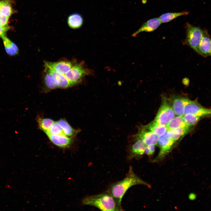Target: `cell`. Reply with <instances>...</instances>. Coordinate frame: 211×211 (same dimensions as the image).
<instances>
[{
    "label": "cell",
    "instance_id": "ffe728a7",
    "mask_svg": "<svg viewBox=\"0 0 211 211\" xmlns=\"http://www.w3.org/2000/svg\"><path fill=\"white\" fill-rule=\"evenodd\" d=\"M143 129L154 133L159 137L164 135L167 130L166 126L158 124L154 121L144 127Z\"/></svg>",
    "mask_w": 211,
    "mask_h": 211
},
{
    "label": "cell",
    "instance_id": "8992f818",
    "mask_svg": "<svg viewBox=\"0 0 211 211\" xmlns=\"http://www.w3.org/2000/svg\"><path fill=\"white\" fill-rule=\"evenodd\" d=\"M188 113L193 114L201 117H211V108H204L196 101L188 99L185 108L184 114Z\"/></svg>",
    "mask_w": 211,
    "mask_h": 211
},
{
    "label": "cell",
    "instance_id": "30bf717a",
    "mask_svg": "<svg viewBox=\"0 0 211 211\" xmlns=\"http://www.w3.org/2000/svg\"><path fill=\"white\" fill-rule=\"evenodd\" d=\"M47 135L53 144L60 148H69L73 142V138L68 137L64 134Z\"/></svg>",
    "mask_w": 211,
    "mask_h": 211
},
{
    "label": "cell",
    "instance_id": "ac0fdd59",
    "mask_svg": "<svg viewBox=\"0 0 211 211\" xmlns=\"http://www.w3.org/2000/svg\"><path fill=\"white\" fill-rule=\"evenodd\" d=\"M13 0H2L0 1V12L4 15L9 18L15 12L13 8Z\"/></svg>",
    "mask_w": 211,
    "mask_h": 211
},
{
    "label": "cell",
    "instance_id": "d6986e66",
    "mask_svg": "<svg viewBox=\"0 0 211 211\" xmlns=\"http://www.w3.org/2000/svg\"><path fill=\"white\" fill-rule=\"evenodd\" d=\"M190 129L189 128L178 127L168 130L166 132L169 137L175 142L188 133Z\"/></svg>",
    "mask_w": 211,
    "mask_h": 211
},
{
    "label": "cell",
    "instance_id": "2e32d148",
    "mask_svg": "<svg viewBox=\"0 0 211 211\" xmlns=\"http://www.w3.org/2000/svg\"><path fill=\"white\" fill-rule=\"evenodd\" d=\"M67 22L70 28L73 29H77L82 26L84 20L81 14L77 13H74L69 16Z\"/></svg>",
    "mask_w": 211,
    "mask_h": 211
},
{
    "label": "cell",
    "instance_id": "484cf974",
    "mask_svg": "<svg viewBox=\"0 0 211 211\" xmlns=\"http://www.w3.org/2000/svg\"><path fill=\"white\" fill-rule=\"evenodd\" d=\"M182 117L185 123L190 127L196 125L201 117L191 113L184 114Z\"/></svg>",
    "mask_w": 211,
    "mask_h": 211
},
{
    "label": "cell",
    "instance_id": "5bb4252c",
    "mask_svg": "<svg viewBox=\"0 0 211 211\" xmlns=\"http://www.w3.org/2000/svg\"><path fill=\"white\" fill-rule=\"evenodd\" d=\"M161 23L158 18L149 19L143 23L141 27L132 35L133 37L136 36L142 32H151L158 28Z\"/></svg>",
    "mask_w": 211,
    "mask_h": 211
},
{
    "label": "cell",
    "instance_id": "7c38bea8",
    "mask_svg": "<svg viewBox=\"0 0 211 211\" xmlns=\"http://www.w3.org/2000/svg\"><path fill=\"white\" fill-rule=\"evenodd\" d=\"M45 70L52 76L58 88L65 89L73 86L65 74L57 72L46 67H45Z\"/></svg>",
    "mask_w": 211,
    "mask_h": 211
},
{
    "label": "cell",
    "instance_id": "52a82bcc",
    "mask_svg": "<svg viewBox=\"0 0 211 211\" xmlns=\"http://www.w3.org/2000/svg\"><path fill=\"white\" fill-rule=\"evenodd\" d=\"M134 142L129 146L127 151V159H138L144 154L147 145L141 139L135 137Z\"/></svg>",
    "mask_w": 211,
    "mask_h": 211
},
{
    "label": "cell",
    "instance_id": "cb8c5ba5",
    "mask_svg": "<svg viewBox=\"0 0 211 211\" xmlns=\"http://www.w3.org/2000/svg\"><path fill=\"white\" fill-rule=\"evenodd\" d=\"M188 13V12L186 11L167 13L161 15L159 18L161 23H164L170 22L180 16L187 15Z\"/></svg>",
    "mask_w": 211,
    "mask_h": 211
},
{
    "label": "cell",
    "instance_id": "9a60e30c",
    "mask_svg": "<svg viewBox=\"0 0 211 211\" xmlns=\"http://www.w3.org/2000/svg\"><path fill=\"white\" fill-rule=\"evenodd\" d=\"M57 122L61 127L64 134L68 137L73 138L80 131L79 130L73 128L65 119H61Z\"/></svg>",
    "mask_w": 211,
    "mask_h": 211
},
{
    "label": "cell",
    "instance_id": "7a4b0ae2",
    "mask_svg": "<svg viewBox=\"0 0 211 211\" xmlns=\"http://www.w3.org/2000/svg\"><path fill=\"white\" fill-rule=\"evenodd\" d=\"M83 204L93 206L102 211H123L114 198L108 192L87 195L82 200Z\"/></svg>",
    "mask_w": 211,
    "mask_h": 211
},
{
    "label": "cell",
    "instance_id": "44dd1931",
    "mask_svg": "<svg viewBox=\"0 0 211 211\" xmlns=\"http://www.w3.org/2000/svg\"><path fill=\"white\" fill-rule=\"evenodd\" d=\"M45 72L43 82L45 90L48 91L58 88L52 75L45 69Z\"/></svg>",
    "mask_w": 211,
    "mask_h": 211
},
{
    "label": "cell",
    "instance_id": "ba28073f",
    "mask_svg": "<svg viewBox=\"0 0 211 211\" xmlns=\"http://www.w3.org/2000/svg\"><path fill=\"white\" fill-rule=\"evenodd\" d=\"M76 64L75 61H61L54 62H45V67L63 74L67 73Z\"/></svg>",
    "mask_w": 211,
    "mask_h": 211
},
{
    "label": "cell",
    "instance_id": "6da1fadb",
    "mask_svg": "<svg viewBox=\"0 0 211 211\" xmlns=\"http://www.w3.org/2000/svg\"><path fill=\"white\" fill-rule=\"evenodd\" d=\"M138 185H144L149 188L150 185L139 178L134 172L130 166L125 177L121 180L111 184L106 191L108 192L116 200L120 205L124 195L131 187Z\"/></svg>",
    "mask_w": 211,
    "mask_h": 211
},
{
    "label": "cell",
    "instance_id": "603a6c76",
    "mask_svg": "<svg viewBox=\"0 0 211 211\" xmlns=\"http://www.w3.org/2000/svg\"><path fill=\"white\" fill-rule=\"evenodd\" d=\"M168 130L178 127L190 128L185 123L182 116H177L171 120L166 125Z\"/></svg>",
    "mask_w": 211,
    "mask_h": 211
},
{
    "label": "cell",
    "instance_id": "4dcf8cb0",
    "mask_svg": "<svg viewBox=\"0 0 211 211\" xmlns=\"http://www.w3.org/2000/svg\"><path fill=\"white\" fill-rule=\"evenodd\" d=\"M0 13H1V12H0Z\"/></svg>",
    "mask_w": 211,
    "mask_h": 211
},
{
    "label": "cell",
    "instance_id": "9c48e42d",
    "mask_svg": "<svg viewBox=\"0 0 211 211\" xmlns=\"http://www.w3.org/2000/svg\"><path fill=\"white\" fill-rule=\"evenodd\" d=\"M196 52L204 57L211 56V38L206 31H203V36Z\"/></svg>",
    "mask_w": 211,
    "mask_h": 211
},
{
    "label": "cell",
    "instance_id": "3957f363",
    "mask_svg": "<svg viewBox=\"0 0 211 211\" xmlns=\"http://www.w3.org/2000/svg\"><path fill=\"white\" fill-rule=\"evenodd\" d=\"M186 36L184 43L196 52L202 38L203 31L188 23L186 24Z\"/></svg>",
    "mask_w": 211,
    "mask_h": 211
},
{
    "label": "cell",
    "instance_id": "83f0119b",
    "mask_svg": "<svg viewBox=\"0 0 211 211\" xmlns=\"http://www.w3.org/2000/svg\"><path fill=\"white\" fill-rule=\"evenodd\" d=\"M11 28L10 26L8 25L5 26H0V37L2 38L6 36L7 32Z\"/></svg>",
    "mask_w": 211,
    "mask_h": 211
},
{
    "label": "cell",
    "instance_id": "4316f807",
    "mask_svg": "<svg viewBox=\"0 0 211 211\" xmlns=\"http://www.w3.org/2000/svg\"><path fill=\"white\" fill-rule=\"evenodd\" d=\"M45 134L46 135L64 134L61 127L57 122L53 123L48 131Z\"/></svg>",
    "mask_w": 211,
    "mask_h": 211
},
{
    "label": "cell",
    "instance_id": "f1b7e54d",
    "mask_svg": "<svg viewBox=\"0 0 211 211\" xmlns=\"http://www.w3.org/2000/svg\"><path fill=\"white\" fill-rule=\"evenodd\" d=\"M9 18L0 13V26H4L7 25Z\"/></svg>",
    "mask_w": 211,
    "mask_h": 211
},
{
    "label": "cell",
    "instance_id": "277c9868",
    "mask_svg": "<svg viewBox=\"0 0 211 211\" xmlns=\"http://www.w3.org/2000/svg\"><path fill=\"white\" fill-rule=\"evenodd\" d=\"M91 71L86 68L82 62L76 64L65 75L74 86L79 83L86 75L90 74Z\"/></svg>",
    "mask_w": 211,
    "mask_h": 211
},
{
    "label": "cell",
    "instance_id": "8fae6325",
    "mask_svg": "<svg viewBox=\"0 0 211 211\" xmlns=\"http://www.w3.org/2000/svg\"><path fill=\"white\" fill-rule=\"evenodd\" d=\"M159 137L154 133L143 128L135 136V137L141 139L147 145H156Z\"/></svg>",
    "mask_w": 211,
    "mask_h": 211
},
{
    "label": "cell",
    "instance_id": "e0dca14e",
    "mask_svg": "<svg viewBox=\"0 0 211 211\" xmlns=\"http://www.w3.org/2000/svg\"><path fill=\"white\" fill-rule=\"evenodd\" d=\"M2 38L5 51L8 55L13 56H16L18 54L19 49L16 44L6 36Z\"/></svg>",
    "mask_w": 211,
    "mask_h": 211
},
{
    "label": "cell",
    "instance_id": "5b68a950",
    "mask_svg": "<svg viewBox=\"0 0 211 211\" xmlns=\"http://www.w3.org/2000/svg\"><path fill=\"white\" fill-rule=\"evenodd\" d=\"M175 142L167 135L166 132L159 137L158 142L160 151L158 156L152 161L157 162L161 160L169 153Z\"/></svg>",
    "mask_w": 211,
    "mask_h": 211
},
{
    "label": "cell",
    "instance_id": "7402d4cb",
    "mask_svg": "<svg viewBox=\"0 0 211 211\" xmlns=\"http://www.w3.org/2000/svg\"><path fill=\"white\" fill-rule=\"evenodd\" d=\"M170 120L168 114L161 106L154 121L158 124L166 126Z\"/></svg>",
    "mask_w": 211,
    "mask_h": 211
},
{
    "label": "cell",
    "instance_id": "d4e9b609",
    "mask_svg": "<svg viewBox=\"0 0 211 211\" xmlns=\"http://www.w3.org/2000/svg\"><path fill=\"white\" fill-rule=\"evenodd\" d=\"M37 120L39 128L45 133L48 131L55 122L51 119L42 118L40 117H38Z\"/></svg>",
    "mask_w": 211,
    "mask_h": 211
},
{
    "label": "cell",
    "instance_id": "4fadbf2b",
    "mask_svg": "<svg viewBox=\"0 0 211 211\" xmlns=\"http://www.w3.org/2000/svg\"><path fill=\"white\" fill-rule=\"evenodd\" d=\"M188 99L178 96L172 97V107L177 116H183L184 115L185 108Z\"/></svg>",
    "mask_w": 211,
    "mask_h": 211
},
{
    "label": "cell",
    "instance_id": "f546056e",
    "mask_svg": "<svg viewBox=\"0 0 211 211\" xmlns=\"http://www.w3.org/2000/svg\"><path fill=\"white\" fill-rule=\"evenodd\" d=\"M147 147L149 149L152 155H153L155 152V145H147Z\"/></svg>",
    "mask_w": 211,
    "mask_h": 211
}]
</instances>
